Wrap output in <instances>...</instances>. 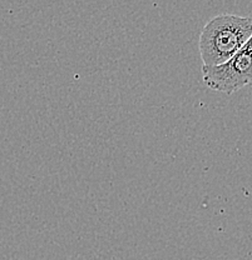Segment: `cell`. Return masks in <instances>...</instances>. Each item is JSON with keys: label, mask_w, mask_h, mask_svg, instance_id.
Masks as SVG:
<instances>
[{"label": "cell", "mask_w": 252, "mask_h": 260, "mask_svg": "<svg viewBox=\"0 0 252 260\" xmlns=\"http://www.w3.org/2000/svg\"><path fill=\"white\" fill-rule=\"evenodd\" d=\"M203 83L212 90L231 94L252 83V37L226 63L202 67Z\"/></svg>", "instance_id": "obj_2"}, {"label": "cell", "mask_w": 252, "mask_h": 260, "mask_svg": "<svg viewBox=\"0 0 252 260\" xmlns=\"http://www.w3.org/2000/svg\"><path fill=\"white\" fill-rule=\"evenodd\" d=\"M252 37V18L219 14L210 19L200 34L203 67H217L232 58Z\"/></svg>", "instance_id": "obj_1"}]
</instances>
